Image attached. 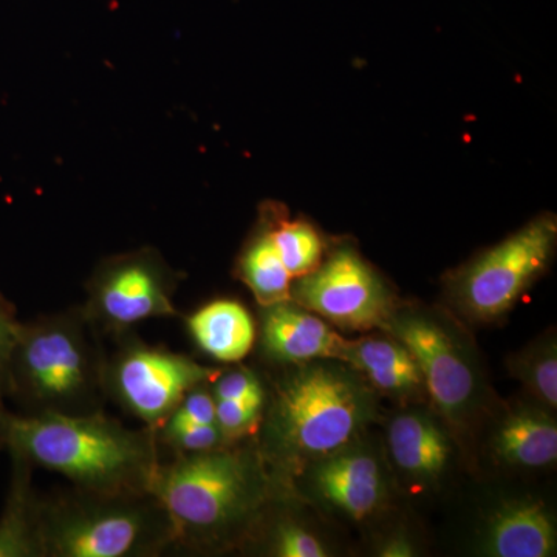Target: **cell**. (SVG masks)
Masks as SVG:
<instances>
[{"instance_id":"1","label":"cell","mask_w":557,"mask_h":557,"mask_svg":"<svg viewBox=\"0 0 557 557\" xmlns=\"http://www.w3.org/2000/svg\"><path fill=\"white\" fill-rule=\"evenodd\" d=\"M0 450L58 472L81 490L150 493L161 465L159 432L91 416L17 413L0 401Z\"/></svg>"},{"instance_id":"2","label":"cell","mask_w":557,"mask_h":557,"mask_svg":"<svg viewBox=\"0 0 557 557\" xmlns=\"http://www.w3.org/2000/svg\"><path fill=\"white\" fill-rule=\"evenodd\" d=\"M265 463L225 445L161 461L150 493L170 516L177 549L220 547L256 522L270 497Z\"/></svg>"},{"instance_id":"3","label":"cell","mask_w":557,"mask_h":557,"mask_svg":"<svg viewBox=\"0 0 557 557\" xmlns=\"http://www.w3.org/2000/svg\"><path fill=\"white\" fill-rule=\"evenodd\" d=\"M101 333L81 307L22 322L10 395L25 413L91 416L108 401Z\"/></svg>"},{"instance_id":"4","label":"cell","mask_w":557,"mask_h":557,"mask_svg":"<svg viewBox=\"0 0 557 557\" xmlns=\"http://www.w3.org/2000/svg\"><path fill=\"white\" fill-rule=\"evenodd\" d=\"M373 409L372 394L354 373L306 362L278 381L260 454L285 471L321 460L346 449L372 420Z\"/></svg>"},{"instance_id":"5","label":"cell","mask_w":557,"mask_h":557,"mask_svg":"<svg viewBox=\"0 0 557 557\" xmlns=\"http://www.w3.org/2000/svg\"><path fill=\"white\" fill-rule=\"evenodd\" d=\"M44 557H156L177 549L166 509L152 493L72 486L40 502Z\"/></svg>"},{"instance_id":"6","label":"cell","mask_w":557,"mask_h":557,"mask_svg":"<svg viewBox=\"0 0 557 557\" xmlns=\"http://www.w3.org/2000/svg\"><path fill=\"white\" fill-rule=\"evenodd\" d=\"M119 339V348L106 359V395L153 431L166 423L189 391L214 383L222 373L186 355L131 338L129 332Z\"/></svg>"},{"instance_id":"7","label":"cell","mask_w":557,"mask_h":557,"mask_svg":"<svg viewBox=\"0 0 557 557\" xmlns=\"http://www.w3.org/2000/svg\"><path fill=\"white\" fill-rule=\"evenodd\" d=\"M178 282L177 271L156 248L110 256L91 273L81 309L98 332L119 338L148 319L178 317Z\"/></svg>"},{"instance_id":"8","label":"cell","mask_w":557,"mask_h":557,"mask_svg":"<svg viewBox=\"0 0 557 557\" xmlns=\"http://www.w3.org/2000/svg\"><path fill=\"white\" fill-rule=\"evenodd\" d=\"M556 237V220L541 218L491 248L457 277L458 306L478 321L504 317L547 270Z\"/></svg>"},{"instance_id":"9","label":"cell","mask_w":557,"mask_h":557,"mask_svg":"<svg viewBox=\"0 0 557 557\" xmlns=\"http://www.w3.org/2000/svg\"><path fill=\"white\" fill-rule=\"evenodd\" d=\"M289 298L338 327L358 332L386 329L394 317L391 292L351 249H339L324 265L298 277Z\"/></svg>"},{"instance_id":"10","label":"cell","mask_w":557,"mask_h":557,"mask_svg":"<svg viewBox=\"0 0 557 557\" xmlns=\"http://www.w3.org/2000/svg\"><path fill=\"white\" fill-rule=\"evenodd\" d=\"M386 329L409 348L440 412L450 421L467 417L478 397V375L449 333L416 313H394Z\"/></svg>"},{"instance_id":"11","label":"cell","mask_w":557,"mask_h":557,"mask_svg":"<svg viewBox=\"0 0 557 557\" xmlns=\"http://www.w3.org/2000/svg\"><path fill=\"white\" fill-rule=\"evenodd\" d=\"M260 344L267 357L287 364H306L318 359L344 362L350 347V341L298 304L293 306V300L263 307Z\"/></svg>"},{"instance_id":"12","label":"cell","mask_w":557,"mask_h":557,"mask_svg":"<svg viewBox=\"0 0 557 557\" xmlns=\"http://www.w3.org/2000/svg\"><path fill=\"white\" fill-rule=\"evenodd\" d=\"M311 469L318 496L351 520H364L383 504L386 486L379 461L364 450L341 449Z\"/></svg>"},{"instance_id":"13","label":"cell","mask_w":557,"mask_h":557,"mask_svg":"<svg viewBox=\"0 0 557 557\" xmlns=\"http://www.w3.org/2000/svg\"><path fill=\"white\" fill-rule=\"evenodd\" d=\"M555 520L539 500H512L494 509L483 531L482 552L493 557L556 555Z\"/></svg>"},{"instance_id":"14","label":"cell","mask_w":557,"mask_h":557,"mask_svg":"<svg viewBox=\"0 0 557 557\" xmlns=\"http://www.w3.org/2000/svg\"><path fill=\"white\" fill-rule=\"evenodd\" d=\"M11 458L5 504L0 512V557H44L40 537V502L33 486L30 461Z\"/></svg>"},{"instance_id":"15","label":"cell","mask_w":557,"mask_h":557,"mask_svg":"<svg viewBox=\"0 0 557 557\" xmlns=\"http://www.w3.org/2000/svg\"><path fill=\"white\" fill-rule=\"evenodd\" d=\"M186 325L194 343L218 361H240L255 346V321L236 300L209 302L190 314Z\"/></svg>"},{"instance_id":"16","label":"cell","mask_w":557,"mask_h":557,"mask_svg":"<svg viewBox=\"0 0 557 557\" xmlns=\"http://www.w3.org/2000/svg\"><path fill=\"white\" fill-rule=\"evenodd\" d=\"M380 391L394 397L408 398L420 394L423 376L409 348L397 338L350 341L346 361Z\"/></svg>"},{"instance_id":"17","label":"cell","mask_w":557,"mask_h":557,"mask_svg":"<svg viewBox=\"0 0 557 557\" xmlns=\"http://www.w3.org/2000/svg\"><path fill=\"white\" fill-rule=\"evenodd\" d=\"M388 446L399 469L416 479H438L449 463L450 445L434 420L401 413L388 426Z\"/></svg>"},{"instance_id":"18","label":"cell","mask_w":557,"mask_h":557,"mask_svg":"<svg viewBox=\"0 0 557 557\" xmlns=\"http://www.w3.org/2000/svg\"><path fill=\"white\" fill-rule=\"evenodd\" d=\"M493 448L511 467H548L557 458L556 421L536 409L512 412L497 428Z\"/></svg>"},{"instance_id":"19","label":"cell","mask_w":557,"mask_h":557,"mask_svg":"<svg viewBox=\"0 0 557 557\" xmlns=\"http://www.w3.org/2000/svg\"><path fill=\"white\" fill-rule=\"evenodd\" d=\"M242 281L262 307L287 302L293 277L278 258L267 225L249 242L239 260Z\"/></svg>"},{"instance_id":"20","label":"cell","mask_w":557,"mask_h":557,"mask_svg":"<svg viewBox=\"0 0 557 557\" xmlns=\"http://www.w3.org/2000/svg\"><path fill=\"white\" fill-rule=\"evenodd\" d=\"M282 263L293 278L317 270L322 258V240L309 223L274 219L267 223Z\"/></svg>"},{"instance_id":"21","label":"cell","mask_w":557,"mask_h":557,"mask_svg":"<svg viewBox=\"0 0 557 557\" xmlns=\"http://www.w3.org/2000/svg\"><path fill=\"white\" fill-rule=\"evenodd\" d=\"M516 375L548 408L557 406V350L555 341L537 347L512 364Z\"/></svg>"},{"instance_id":"22","label":"cell","mask_w":557,"mask_h":557,"mask_svg":"<svg viewBox=\"0 0 557 557\" xmlns=\"http://www.w3.org/2000/svg\"><path fill=\"white\" fill-rule=\"evenodd\" d=\"M161 445L174 449L175 454L205 453L225 445L218 424H172L159 429Z\"/></svg>"},{"instance_id":"23","label":"cell","mask_w":557,"mask_h":557,"mask_svg":"<svg viewBox=\"0 0 557 557\" xmlns=\"http://www.w3.org/2000/svg\"><path fill=\"white\" fill-rule=\"evenodd\" d=\"M269 552L278 557L329 556L327 548L317 536L292 520H281L274 525L270 534Z\"/></svg>"},{"instance_id":"24","label":"cell","mask_w":557,"mask_h":557,"mask_svg":"<svg viewBox=\"0 0 557 557\" xmlns=\"http://www.w3.org/2000/svg\"><path fill=\"white\" fill-rule=\"evenodd\" d=\"M262 410L249 408L240 399H215V423L226 442L249 434L258 426Z\"/></svg>"},{"instance_id":"25","label":"cell","mask_w":557,"mask_h":557,"mask_svg":"<svg viewBox=\"0 0 557 557\" xmlns=\"http://www.w3.org/2000/svg\"><path fill=\"white\" fill-rule=\"evenodd\" d=\"M22 322L13 304L0 292V401L10 395V362Z\"/></svg>"},{"instance_id":"26","label":"cell","mask_w":557,"mask_h":557,"mask_svg":"<svg viewBox=\"0 0 557 557\" xmlns=\"http://www.w3.org/2000/svg\"><path fill=\"white\" fill-rule=\"evenodd\" d=\"M172 424H218L215 423V398L208 391V384L189 391L177 408L168 418Z\"/></svg>"},{"instance_id":"27","label":"cell","mask_w":557,"mask_h":557,"mask_svg":"<svg viewBox=\"0 0 557 557\" xmlns=\"http://www.w3.org/2000/svg\"><path fill=\"white\" fill-rule=\"evenodd\" d=\"M212 384H214L212 395H214L215 399H239L245 397V395L251 394V392L262 388L258 376L247 369L220 373Z\"/></svg>"},{"instance_id":"28","label":"cell","mask_w":557,"mask_h":557,"mask_svg":"<svg viewBox=\"0 0 557 557\" xmlns=\"http://www.w3.org/2000/svg\"><path fill=\"white\" fill-rule=\"evenodd\" d=\"M413 555H416V552H413L412 544L403 534L388 539L380 552V556L383 557H410Z\"/></svg>"}]
</instances>
